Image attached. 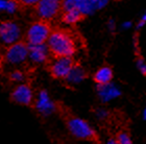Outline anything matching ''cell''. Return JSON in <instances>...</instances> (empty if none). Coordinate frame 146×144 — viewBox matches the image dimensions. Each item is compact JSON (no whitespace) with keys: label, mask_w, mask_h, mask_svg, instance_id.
<instances>
[{"label":"cell","mask_w":146,"mask_h":144,"mask_svg":"<svg viewBox=\"0 0 146 144\" xmlns=\"http://www.w3.org/2000/svg\"><path fill=\"white\" fill-rule=\"evenodd\" d=\"M50 53L55 58L73 56L76 52V43L70 33L64 29H55L51 31L46 42Z\"/></svg>","instance_id":"obj_1"},{"label":"cell","mask_w":146,"mask_h":144,"mask_svg":"<svg viewBox=\"0 0 146 144\" xmlns=\"http://www.w3.org/2000/svg\"><path fill=\"white\" fill-rule=\"evenodd\" d=\"M66 125L71 135L76 139L93 142L94 144H101L97 133L86 120L74 115H68L66 118Z\"/></svg>","instance_id":"obj_2"},{"label":"cell","mask_w":146,"mask_h":144,"mask_svg":"<svg viewBox=\"0 0 146 144\" xmlns=\"http://www.w3.org/2000/svg\"><path fill=\"white\" fill-rule=\"evenodd\" d=\"M51 28L44 20L40 19L29 26L26 33V42L28 45L46 44L49 36L51 34Z\"/></svg>","instance_id":"obj_3"},{"label":"cell","mask_w":146,"mask_h":144,"mask_svg":"<svg viewBox=\"0 0 146 144\" xmlns=\"http://www.w3.org/2000/svg\"><path fill=\"white\" fill-rule=\"evenodd\" d=\"M108 2L109 0H63V9H77L87 16L104 7Z\"/></svg>","instance_id":"obj_4"},{"label":"cell","mask_w":146,"mask_h":144,"mask_svg":"<svg viewBox=\"0 0 146 144\" xmlns=\"http://www.w3.org/2000/svg\"><path fill=\"white\" fill-rule=\"evenodd\" d=\"M36 6V13L41 20L48 21L55 18L63 9V0H41Z\"/></svg>","instance_id":"obj_5"},{"label":"cell","mask_w":146,"mask_h":144,"mask_svg":"<svg viewBox=\"0 0 146 144\" xmlns=\"http://www.w3.org/2000/svg\"><path fill=\"white\" fill-rule=\"evenodd\" d=\"M5 61L11 65H20L28 58V44L16 42L9 45L5 52Z\"/></svg>","instance_id":"obj_6"},{"label":"cell","mask_w":146,"mask_h":144,"mask_svg":"<svg viewBox=\"0 0 146 144\" xmlns=\"http://www.w3.org/2000/svg\"><path fill=\"white\" fill-rule=\"evenodd\" d=\"M74 65L75 64L73 62L72 56H58L53 60L49 67V71L54 78L65 80Z\"/></svg>","instance_id":"obj_7"},{"label":"cell","mask_w":146,"mask_h":144,"mask_svg":"<svg viewBox=\"0 0 146 144\" xmlns=\"http://www.w3.org/2000/svg\"><path fill=\"white\" fill-rule=\"evenodd\" d=\"M21 37V28L14 21H3L0 23V41L6 45L19 42Z\"/></svg>","instance_id":"obj_8"},{"label":"cell","mask_w":146,"mask_h":144,"mask_svg":"<svg viewBox=\"0 0 146 144\" xmlns=\"http://www.w3.org/2000/svg\"><path fill=\"white\" fill-rule=\"evenodd\" d=\"M13 100L22 106H29L34 100V92L31 86L26 84H20L15 88L12 94Z\"/></svg>","instance_id":"obj_9"},{"label":"cell","mask_w":146,"mask_h":144,"mask_svg":"<svg viewBox=\"0 0 146 144\" xmlns=\"http://www.w3.org/2000/svg\"><path fill=\"white\" fill-rule=\"evenodd\" d=\"M49 51L47 44L28 45V58L35 64H43L48 60Z\"/></svg>","instance_id":"obj_10"},{"label":"cell","mask_w":146,"mask_h":144,"mask_svg":"<svg viewBox=\"0 0 146 144\" xmlns=\"http://www.w3.org/2000/svg\"><path fill=\"white\" fill-rule=\"evenodd\" d=\"M35 104H36V110L43 115H49L56 109L55 104L53 101H51L48 93L46 91H41L38 94V97H36Z\"/></svg>","instance_id":"obj_11"},{"label":"cell","mask_w":146,"mask_h":144,"mask_svg":"<svg viewBox=\"0 0 146 144\" xmlns=\"http://www.w3.org/2000/svg\"><path fill=\"white\" fill-rule=\"evenodd\" d=\"M93 78L98 86L109 85L111 84V80H113V70L108 66H104L95 72Z\"/></svg>","instance_id":"obj_12"},{"label":"cell","mask_w":146,"mask_h":144,"mask_svg":"<svg viewBox=\"0 0 146 144\" xmlns=\"http://www.w3.org/2000/svg\"><path fill=\"white\" fill-rule=\"evenodd\" d=\"M85 77V70L78 65H74L73 68L71 69V71L69 72V74H68V76L65 80L71 85H76V84H79L80 82H82Z\"/></svg>","instance_id":"obj_13"},{"label":"cell","mask_w":146,"mask_h":144,"mask_svg":"<svg viewBox=\"0 0 146 144\" xmlns=\"http://www.w3.org/2000/svg\"><path fill=\"white\" fill-rule=\"evenodd\" d=\"M84 18V15L77 9H66L63 14V21L67 24H75Z\"/></svg>","instance_id":"obj_14"},{"label":"cell","mask_w":146,"mask_h":144,"mask_svg":"<svg viewBox=\"0 0 146 144\" xmlns=\"http://www.w3.org/2000/svg\"><path fill=\"white\" fill-rule=\"evenodd\" d=\"M19 9L17 0H0V12L6 14H15Z\"/></svg>","instance_id":"obj_15"},{"label":"cell","mask_w":146,"mask_h":144,"mask_svg":"<svg viewBox=\"0 0 146 144\" xmlns=\"http://www.w3.org/2000/svg\"><path fill=\"white\" fill-rule=\"evenodd\" d=\"M116 144H133L131 136L126 131H120L117 133L115 138Z\"/></svg>","instance_id":"obj_16"},{"label":"cell","mask_w":146,"mask_h":144,"mask_svg":"<svg viewBox=\"0 0 146 144\" xmlns=\"http://www.w3.org/2000/svg\"><path fill=\"white\" fill-rule=\"evenodd\" d=\"M9 78L14 83H22L25 78V75L21 70H14L9 74Z\"/></svg>","instance_id":"obj_17"},{"label":"cell","mask_w":146,"mask_h":144,"mask_svg":"<svg viewBox=\"0 0 146 144\" xmlns=\"http://www.w3.org/2000/svg\"><path fill=\"white\" fill-rule=\"evenodd\" d=\"M17 1L25 6H33V5H36L41 0H17Z\"/></svg>","instance_id":"obj_18"}]
</instances>
